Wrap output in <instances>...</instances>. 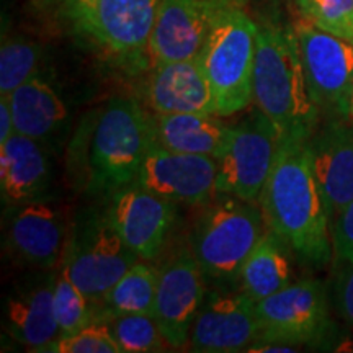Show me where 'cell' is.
Wrapping results in <instances>:
<instances>
[{
  "mask_svg": "<svg viewBox=\"0 0 353 353\" xmlns=\"http://www.w3.org/2000/svg\"><path fill=\"white\" fill-rule=\"evenodd\" d=\"M309 138L283 136L275 164L260 193L265 224L304 262L325 265L332 259L330 216L309 154Z\"/></svg>",
  "mask_w": 353,
  "mask_h": 353,
  "instance_id": "1",
  "label": "cell"
},
{
  "mask_svg": "<svg viewBox=\"0 0 353 353\" xmlns=\"http://www.w3.org/2000/svg\"><path fill=\"white\" fill-rule=\"evenodd\" d=\"M254 103L283 136L311 138L321 112L309 94L293 25L257 21Z\"/></svg>",
  "mask_w": 353,
  "mask_h": 353,
  "instance_id": "2",
  "label": "cell"
},
{
  "mask_svg": "<svg viewBox=\"0 0 353 353\" xmlns=\"http://www.w3.org/2000/svg\"><path fill=\"white\" fill-rule=\"evenodd\" d=\"M83 138L85 192L107 196L136 183L144 159L156 143L152 117L131 99L110 100Z\"/></svg>",
  "mask_w": 353,
  "mask_h": 353,
  "instance_id": "3",
  "label": "cell"
},
{
  "mask_svg": "<svg viewBox=\"0 0 353 353\" xmlns=\"http://www.w3.org/2000/svg\"><path fill=\"white\" fill-rule=\"evenodd\" d=\"M265 226L255 201L216 193L205 203L193 226L192 250L206 278L219 286L236 283Z\"/></svg>",
  "mask_w": 353,
  "mask_h": 353,
  "instance_id": "4",
  "label": "cell"
},
{
  "mask_svg": "<svg viewBox=\"0 0 353 353\" xmlns=\"http://www.w3.org/2000/svg\"><path fill=\"white\" fill-rule=\"evenodd\" d=\"M255 48L257 21L242 0H234L221 10L200 54L219 117L244 112L254 103Z\"/></svg>",
  "mask_w": 353,
  "mask_h": 353,
  "instance_id": "5",
  "label": "cell"
},
{
  "mask_svg": "<svg viewBox=\"0 0 353 353\" xmlns=\"http://www.w3.org/2000/svg\"><path fill=\"white\" fill-rule=\"evenodd\" d=\"M138 260L103 211L87 214L69 232L59 268L94 309Z\"/></svg>",
  "mask_w": 353,
  "mask_h": 353,
  "instance_id": "6",
  "label": "cell"
},
{
  "mask_svg": "<svg viewBox=\"0 0 353 353\" xmlns=\"http://www.w3.org/2000/svg\"><path fill=\"white\" fill-rule=\"evenodd\" d=\"M278 144L280 132L255 107L232 126L226 148L216 159V193L259 201L275 164Z\"/></svg>",
  "mask_w": 353,
  "mask_h": 353,
  "instance_id": "7",
  "label": "cell"
},
{
  "mask_svg": "<svg viewBox=\"0 0 353 353\" xmlns=\"http://www.w3.org/2000/svg\"><path fill=\"white\" fill-rule=\"evenodd\" d=\"M260 337L257 343L312 345L330 329L329 299L316 278H301L257 301Z\"/></svg>",
  "mask_w": 353,
  "mask_h": 353,
  "instance_id": "8",
  "label": "cell"
},
{
  "mask_svg": "<svg viewBox=\"0 0 353 353\" xmlns=\"http://www.w3.org/2000/svg\"><path fill=\"white\" fill-rule=\"evenodd\" d=\"M309 94L321 117L341 118L353 88V44L317 28L306 19L293 25Z\"/></svg>",
  "mask_w": 353,
  "mask_h": 353,
  "instance_id": "9",
  "label": "cell"
},
{
  "mask_svg": "<svg viewBox=\"0 0 353 353\" xmlns=\"http://www.w3.org/2000/svg\"><path fill=\"white\" fill-rule=\"evenodd\" d=\"M206 278L192 247H179L159 267L152 316L175 350L188 345L193 322L206 294Z\"/></svg>",
  "mask_w": 353,
  "mask_h": 353,
  "instance_id": "10",
  "label": "cell"
},
{
  "mask_svg": "<svg viewBox=\"0 0 353 353\" xmlns=\"http://www.w3.org/2000/svg\"><path fill=\"white\" fill-rule=\"evenodd\" d=\"M257 301L237 288L208 290L190 332L188 350L198 353L249 352L259 342Z\"/></svg>",
  "mask_w": 353,
  "mask_h": 353,
  "instance_id": "11",
  "label": "cell"
},
{
  "mask_svg": "<svg viewBox=\"0 0 353 353\" xmlns=\"http://www.w3.org/2000/svg\"><path fill=\"white\" fill-rule=\"evenodd\" d=\"M214 157L175 152L154 143L136 183L172 203L203 206L216 195Z\"/></svg>",
  "mask_w": 353,
  "mask_h": 353,
  "instance_id": "12",
  "label": "cell"
},
{
  "mask_svg": "<svg viewBox=\"0 0 353 353\" xmlns=\"http://www.w3.org/2000/svg\"><path fill=\"white\" fill-rule=\"evenodd\" d=\"M105 214L125 244L143 260L157 259L175 221L174 203L132 183L108 196Z\"/></svg>",
  "mask_w": 353,
  "mask_h": 353,
  "instance_id": "13",
  "label": "cell"
},
{
  "mask_svg": "<svg viewBox=\"0 0 353 353\" xmlns=\"http://www.w3.org/2000/svg\"><path fill=\"white\" fill-rule=\"evenodd\" d=\"M234 0H161L149 41L154 64L201 54L216 19Z\"/></svg>",
  "mask_w": 353,
  "mask_h": 353,
  "instance_id": "14",
  "label": "cell"
},
{
  "mask_svg": "<svg viewBox=\"0 0 353 353\" xmlns=\"http://www.w3.org/2000/svg\"><path fill=\"white\" fill-rule=\"evenodd\" d=\"M161 0H97L83 32L105 50L128 63H139L149 54V41Z\"/></svg>",
  "mask_w": 353,
  "mask_h": 353,
  "instance_id": "15",
  "label": "cell"
},
{
  "mask_svg": "<svg viewBox=\"0 0 353 353\" xmlns=\"http://www.w3.org/2000/svg\"><path fill=\"white\" fill-rule=\"evenodd\" d=\"M314 176L330 221L353 201V125L339 117H325L309 138Z\"/></svg>",
  "mask_w": 353,
  "mask_h": 353,
  "instance_id": "16",
  "label": "cell"
},
{
  "mask_svg": "<svg viewBox=\"0 0 353 353\" xmlns=\"http://www.w3.org/2000/svg\"><path fill=\"white\" fill-rule=\"evenodd\" d=\"M68 236L64 214L43 198L12 210L7 245L20 262L38 268L56 267L63 257Z\"/></svg>",
  "mask_w": 353,
  "mask_h": 353,
  "instance_id": "17",
  "label": "cell"
},
{
  "mask_svg": "<svg viewBox=\"0 0 353 353\" xmlns=\"http://www.w3.org/2000/svg\"><path fill=\"white\" fill-rule=\"evenodd\" d=\"M145 100L154 113L218 114L216 97L200 56L154 64L151 77L145 83Z\"/></svg>",
  "mask_w": 353,
  "mask_h": 353,
  "instance_id": "18",
  "label": "cell"
},
{
  "mask_svg": "<svg viewBox=\"0 0 353 353\" xmlns=\"http://www.w3.org/2000/svg\"><path fill=\"white\" fill-rule=\"evenodd\" d=\"M51 180V165L46 152L28 136L15 132L0 144V196L7 210L41 198Z\"/></svg>",
  "mask_w": 353,
  "mask_h": 353,
  "instance_id": "19",
  "label": "cell"
},
{
  "mask_svg": "<svg viewBox=\"0 0 353 353\" xmlns=\"http://www.w3.org/2000/svg\"><path fill=\"white\" fill-rule=\"evenodd\" d=\"M8 332L33 352L46 348L61 337L54 312V275L21 288L8 298Z\"/></svg>",
  "mask_w": 353,
  "mask_h": 353,
  "instance_id": "20",
  "label": "cell"
},
{
  "mask_svg": "<svg viewBox=\"0 0 353 353\" xmlns=\"http://www.w3.org/2000/svg\"><path fill=\"white\" fill-rule=\"evenodd\" d=\"M219 114L154 113L156 143L175 152L218 159L231 138L232 126Z\"/></svg>",
  "mask_w": 353,
  "mask_h": 353,
  "instance_id": "21",
  "label": "cell"
},
{
  "mask_svg": "<svg viewBox=\"0 0 353 353\" xmlns=\"http://www.w3.org/2000/svg\"><path fill=\"white\" fill-rule=\"evenodd\" d=\"M15 130L34 141L51 138L68 120V107L46 79L34 76L7 95Z\"/></svg>",
  "mask_w": 353,
  "mask_h": 353,
  "instance_id": "22",
  "label": "cell"
},
{
  "mask_svg": "<svg viewBox=\"0 0 353 353\" xmlns=\"http://www.w3.org/2000/svg\"><path fill=\"white\" fill-rule=\"evenodd\" d=\"M293 283L290 247L267 228L242 265L237 288L255 301L270 296Z\"/></svg>",
  "mask_w": 353,
  "mask_h": 353,
  "instance_id": "23",
  "label": "cell"
},
{
  "mask_svg": "<svg viewBox=\"0 0 353 353\" xmlns=\"http://www.w3.org/2000/svg\"><path fill=\"white\" fill-rule=\"evenodd\" d=\"M157 280L159 267L139 259L94 307L95 321L105 322L128 314H152Z\"/></svg>",
  "mask_w": 353,
  "mask_h": 353,
  "instance_id": "24",
  "label": "cell"
},
{
  "mask_svg": "<svg viewBox=\"0 0 353 353\" xmlns=\"http://www.w3.org/2000/svg\"><path fill=\"white\" fill-rule=\"evenodd\" d=\"M41 48L25 37H3L0 48V95H8L38 76Z\"/></svg>",
  "mask_w": 353,
  "mask_h": 353,
  "instance_id": "25",
  "label": "cell"
},
{
  "mask_svg": "<svg viewBox=\"0 0 353 353\" xmlns=\"http://www.w3.org/2000/svg\"><path fill=\"white\" fill-rule=\"evenodd\" d=\"M121 353L165 352V337L152 314H128L105 321Z\"/></svg>",
  "mask_w": 353,
  "mask_h": 353,
  "instance_id": "26",
  "label": "cell"
},
{
  "mask_svg": "<svg viewBox=\"0 0 353 353\" xmlns=\"http://www.w3.org/2000/svg\"><path fill=\"white\" fill-rule=\"evenodd\" d=\"M54 312L61 335L76 334L95 322L94 309L85 294L61 270L54 275Z\"/></svg>",
  "mask_w": 353,
  "mask_h": 353,
  "instance_id": "27",
  "label": "cell"
},
{
  "mask_svg": "<svg viewBox=\"0 0 353 353\" xmlns=\"http://www.w3.org/2000/svg\"><path fill=\"white\" fill-rule=\"evenodd\" d=\"M303 19L353 44V0H298Z\"/></svg>",
  "mask_w": 353,
  "mask_h": 353,
  "instance_id": "28",
  "label": "cell"
},
{
  "mask_svg": "<svg viewBox=\"0 0 353 353\" xmlns=\"http://www.w3.org/2000/svg\"><path fill=\"white\" fill-rule=\"evenodd\" d=\"M50 353H121L105 322L95 321L76 334L61 335L46 348Z\"/></svg>",
  "mask_w": 353,
  "mask_h": 353,
  "instance_id": "29",
  "label": "cell"
},
{
  "mask_svg": "<svg viewBox=\"0 0 353 353\" xmlns=\"http://www.w3.org/2000/svg\"><path fill=\"white\" fill-rule=\"evenodd\" d=\"M330 234L337 262L353 263V201L330 221Z\"/></svg>",
  "mask_w": 353,
  "mask_h": 353,
  "instance_id": "30",
  "label": "cell"
},
{
  "mask_svg": "<svg viewBox=\"0 0 353 353\" xmlns=\"http://www.w3.org/2000/svg\"><path fill=\"white\" fill-rule=\"evenodd\" d=\"M339 263L341 265L334 278V304L339 316L353 325V263Z\"/></svg>",
  "mask_w": 353,
  "mask_h": 353,
  "instance_id": "31",
  "label": "cell"
},
{
  "mask_svg": "<svg viewBox=\"0 0 353 353\" xmlns=\"http://www.w3.org/2000/svg\"><path fill=\"white\" fill-rule=\"evenodd\" d=\"M64 3L70 15H72V20L82 30H85L87 23L92 19V13L95 10L97 0H64Z\"/></svg>",
  "mask_w": 353,
  "mask_h": 353,
  "instance_id": "32",
  "label": "cell"
},
{
  "mask_svg": "<svg viewBox=\"0 0 353 353\" xmlns=\"http://www.w3.org/2000/svg\"><path fill=\"white\" fill-rule=\"evenodd\" d=\"M15 132L17 130L15 121H13L10 101H8L7 95H0V144L7 143Z\"/></svg>",
  "mask_w": 353,
  "mask_h": 353,
  "instance_id": "33",
  "label": "cell"
},
{
  "mask_svg": "<svg viewBox=\"0 0 353 353\" xmlns=\"http://www.w3.org/2000/svg\"><path fill=\"white\" fill-rule=\"evenodd\" d=\"M249 352H262V353H285V352H298V347L285 345V343H255L249 348Z\"/></svg>",
  "mask_w": 353,
  "mask_h": 353,
  "instance_id": "34",
  "label": "cell"
},
{
  "mask_svg": "<svg viewBox=\"0 0 353 353\" xmlns=\"http://www.w3.org/2000/svg\"><path fill=\"white\" fill-rule=\"evenodd\" d=\"M341 118H343V120H347L348 123H352V125H353V88H352V92L347 97Z\"/></svg>",
  "mask_w": 353,
  "mask_h": 353,
  "instance_id": "35",
  "label": "cell"
}]
</instances>
